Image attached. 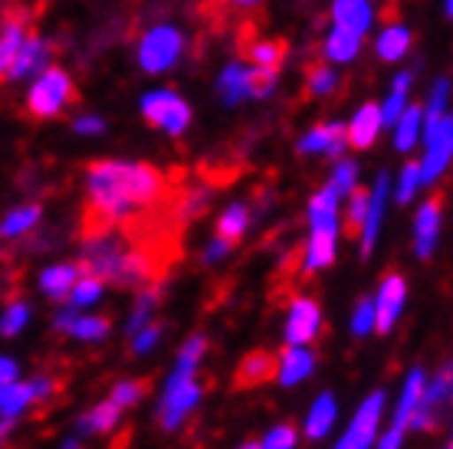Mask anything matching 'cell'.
<instances>
[{
	"mask_svg": "<svg viewBox=\"0 0 453 449\" xmlns=\"http://www.w3.org/2000/svg\"><path fill=\"white\" fill-rule=\"evenodd\" d=\"M201 354H204V338L197 335L184 345L178 374L171 377V387H168V393H165V404H161V414H158V423L165 430L178 427L181 416L191 410L194 400H197V393H201V387H197V381H194V364H197Z\"/></svg>",
	"mask_w": 453,
	"mask_h": 449,
	"instance_id": "3",
	"label": "cell"
},
{
	"mask_svg": "<svg viewBox=\"0 0 453 449\" xmlns=\"http://www.w3.org/2000/svg\"><path fill=\"white\" fill-rule=\"evenodd\" d=\"M378 128H381V109L368 102L362 112L355 115V122L349 125V132H345V141H349L355 151H365V148L374 145V138H378Z\"/></svg>",
	"mask_w": 453,
	"mask_h": 449,
	"instance_id": "11",
	"label": "cell"
},
{
	"mask_svg": "<svg viewBox=\"0 0 453 449\" xmlns=\"http://www.w3.org/2000/svg\"><path fill=\"white\" fill-rule=\"evenodd\" d=\"M13 381H17V364L7 358H0V387H4V384H13Z\"/></svg>",
	"mask_w": 453,
	"mask_h": 449,
	"instance_id": "44",
	"label": "cell"
},
{
	"mask_svg": "<svg viewBox=\"0 0 453 449\" xmlns=\"http://www.w3.org/2000/svg\"><path fill=\"white\" fill-rule=\"evenodd\" d=\"M381 400H385L381 393H372V397L365 400V407L358 410L351 430L345 433V439H342L335 449H368V443L374 439V427H378V410H381Z\"/></svg>",
	"mask_w": 453,
	"mask_h": 449,
	"instance_id": "8",
	"label": "cell"
},
{
	"mask_svg": "<svg viewBox=\"0 0 453 449\" xmlns=\"http://www.w3.org/2000/svg\"><path fill=\"white\" fill-rule=\"evenodd\" d=\"M76 132L96 135V132H103V122H99V118H80V122H76Z\"/></svg>",
	"mask_w": 453,
	"mask_h": 449,
	"instance_id": "45",
	"label": "cell"
},
{
	"mask_svg": "<svg viewBox=\"0 0 453 449\" xmlns=\"http://www.w3.org/2000/svg\"><path fill=\"white\" fill-rule=\"evenodd\" d=\"M385 194H388V178L378 180L374 187V197L368 201V210H365V224H362V249L372 253L374 247V236H378V224H381V210H385Z\"/></svg>",
	"mask_w": 453,
	"mask_h": 449,
	"instance_id": "17",
	"label": "cell"
},
{
	"mask_svg": "<svg viewBox=\"0 0 453 449\" xmlns=\"http://www.w3.org/2000/svg\"><path fill=\"white\" fill-rule=\"evenodd\" d=\"M437 224H441V197H431L418 214V256L427 259L437 240Z\"/></svg>",
	"mask_w": 453,
	"mask_h": 449,
	"instance_id": "15",
	"label": "cell"
},
{
	"mask_svg": "<svg viewBox=\"0 0 453 449\" xmlns=\"http://www.w3.org/2000/svg\"><path fill=\"white\" fill-rule=\"evenodd\" d=\"M397 446H401V430H391V433L381 439V446L378 449H397Z\"/></svg>",
	"mask_w": 453,
	"mask_h": 449,
	"instance_id": "46",
	"label": "cell"
},
{
	"mask_svg": "<svg viewBox=\"0 0 453 449\" xmlns=\"http://www.w3.org/2000/svg\"><path fill=\"white\" fill-rule=\"evenodd\" d=\"M40 220V203H30V207H20V210H13L4 224H0V236H20L27 233L30 226Z\"/></svg>",
	"mask_w": 453,
	"mask_h": 449,
	"instance_id": "27",
	"label": "cell"
},
{
	"mask_svg": "<svg viewBox=\"0 0 453 449\" xmlns=\"http://www.w3.org/2000/svg\"><path fill=\"white\" fill-rule=\"evenodd\" d=\"M355 53H358V34L335 30V34L326 40V59H351Z\"/></svg>",
	"mask_w": 453,
	"mask_h": 449,
	"instance_id": "28",
	"label": "cell"
},
{
	"mask_svg": "<svg viewBox=\"0 0 453 449\" xmlns=\"http://www.w3.org/2000/svg\"><path fill=\"white\" fill-rule=\"evenodd\" d=\"M332 17L339 23V30H349V34H365V27L372 20V11L365 0H335L332 7Z\"/></svg>",
	"mask_w": 453,
	"mask_h": 449,
	"instance_id": "14",
	"label": "cell"
},
{
	"mask_svg": "<svg viewBox=\"0 0 453 449\" xmlns=\"http://www.w3.org/2000/svg\"><path fill=\"white\" fill-rule=\"evenodd\" d=\"M161 325H148L145 331H138V341H135V351H148L155 345V338H158Z\"/></svg>",
	"mask_w": 453,
	"mask_h": 449,
	"instance_id": "43",
	"label": "cell"
},
{
	"mask_svg": "<svg viewBox=\"0 0 453 449\" xmlns=\"http://www.w3.org/2000/svg\"><path fill=\"white\" fill-rule=\"evenodd\" d=\"M286 53H289V43L276 36V40H263V43L257 40V43L247 49V57H243V59H253L257 66L280 72V69H283V63H286Z\"/></svg>",
	"mask_w": 453,
	"mask_h": 449,
	"instance_id": "16",
	"label": "cell"
},
{
	"mask_svg": "<svg viewBox=\"0 0 453 449\" xmlns=\"http://www.w3.org/2000/svg\"><path fill=\"white\" fill-rule=\"evenodd\" d=\"M420 393H424V374L414 371L411 374L408 387H404V397H401V407H397V416H395V430H401L404 433V427H408L411 414H414V407H418Z\"/></svg>",
	"mask_w": 453,
	"mask_h": 449,
	"instance_id": "24",
	"label": "cell"
},
{
	"mask_svg": "<svg viewBox=\"0 0 453 449\" xmlns=\"http://www.w3.org/2000/svg\"><path fill=\"white\" fill-rule=\"evenodd\" d=\"M86 174H89V197L80 210V230H76L80 243L115 230L125 214L165 201L171 191V178L151 164L92 161L86 164Z\"/></svg>",
	"mask_w": 453,
	"mask_h": 449,
	"instance_id": "1",
	"label": "cell"
},
{
	"mask_svg": "<svg viewBox=\"0 0 453 449\" xmlns=\"http://www.w3.org/2000/svg\"><path fill=\"white\" fill-rule=\"evenodd\" d=\"M303 95L306 99H316V95H329L332 89H335V76H332L329 63H326V57H309L306 63H303Z\"/></svg>",
	"mask_w": 453,
	"mask_h": 449,
	"instance_id": "12",
	"label": "cell"
},
{
	"mask_svg": "<svg viewBox=\"0 0 453 449\" xmlns=\"http://www.w3.org/2000/svg\"><path fill=\"white\" fill-rule=\"evenodd\" d=\"M374 325V305L368 299L358 302V312H355V335H365L368 328Z\"/></svg>",
	"mask_w": 453,
	"mask_h": 449,
	"instance_id": "41",
	"label": "cell"
},
{
	"mask_svg": "<svg viewBox=\"0 0 453 449\" xmlns=\"http://www.w3.org/2000/svg\"><path fill=\"white\" fill-rule=\"evenodd\" d=\"M250 224V210L247 207H230L220 220H217V240H224L226 247H237L243 230Z\"/></svg>",
	"mask_w": 453,
	"mask_h": 449,
	"instance_id": "21",
	"label": "cell"
},
{
	"mask_svg": "<svg viewBox=\"0 0 453 449\" xmlns=\"http://www.w3.org/2000/svg\"><path fill=\"white\" fill-rule=\"evenodd\" d=\"M280 377V351L257 348L243 354V361L234 371V391H250V387H263Z\"/></svg>",
	"mask_w": 453,
	"mask_h": 449,
	"instance_id": "7",
	"label": "cell"
},
{
	"mask_svg": "<svg viewBox=\"0 0 453 449\" xmlns=\"http://www.w3.org/2000/svg\"><path fill=\"white\" fill-rule=\"evenodd\" d=\"M220 99L226 105H237V102L247 99V69L240 66V63L224 69V76H220Z\"/></svg>",
	"mask_w": 453,
	"mask_h": 449,
	"instance_id": "22",
	"label": "cell"
},
{
	"mask_svg": "<svg viewBox=\"0 0 453 449\" xmlns=\"http://www.w3.org/2000/svg\"><path fill=\"white\" fill-rule=\"evenodd\" d=\"M319 331V305L312 299H293V315L286 325V341L289 345H306Z\"/></svg>",
	"mask_w": 453,
	"mask_h": 449,
	"instance_id": "10",
	"label": "cell"
},
{
	"mask_svg": "<svg viewBox=\"0 0 453 449\" xmlns=\"http://www.w3.org/2000/svg\"><path fill=\"white\" fill-rule=\"evenodd\" d=\"M312 354L306 348H293V345H286L280 351V381L283 384H296L299 377H306L312 371Z\"/></svg>",
	"mask_w": 453,
	"mask_h": 449,
	"instance_id": "18",
	"label": "cell"
},
{
	"mask_svg": "<svg viewBox=\"0 0 453 449\" xmlns=\"http://www.w3.org/2000/svg\"><path fill=\"white\" fill-rule=\"evenodd\" d=\"M408 43H411L408 30H404V27H391V30H385V36L378 40V53H381V59H397V57H404Z\"/></svg>",
	"mask_w": 453,
	"mask_h": 449,
	"instance_id": "30",
	"label": "cell"
},
{
	"mask_svg": "<svg viewBox=\"0 0 453 449\" xmlns=\"http://www.w3.org/2000/svg\"><path fill=\"white\" fill-rule=\"evenodd\" d=\"M112 328V318H73L69 331L76 338H103Z\"/></svg>",
	"mask_w": 453,
	"mask_h": 449,
	"instance_id": "35",
	"label": "cell"
},
{
	"mask_svg": "<svg viewBox=\"0 0 453 449\" xmlns=\"http://www.w3.org/2000/svg\"><path fill=\"white\" fill-rule=\"evenodd\" d=\"M447 449H450V446H447Z\"/></svg>",
	"mask_w": 453,
	"mask_h": 449,
	"instance_id": "49",
	"label": "cell"
},
{
	"mask_svg": "<svg viewBox=\"0 0 453 449\" xmlns=\"http://www.w3.org/2000/svg\"><path fill=\"white\" fill-rule=\"evenodd\" d=\"M355 187V164L351 161H342L339 168H335V178L329 180V191L339 197V194H349Z\"/></svg>",
	"mask_w": 453,
	"mask_h": 449,
	"instance_id": "37",
	"label": "cell"
},
{
	"mask_svg": "<svg viewBox=\"0 0 453 449\" xmlns=\"http://www.w3.org/2000/svg\"><path fill=\"white\" fill-rule=\"evenodd\" d=\"M59 40H43V36L36 34V30H30V34L23 36V43L20 49H17V59H13V66H11V76L7 79H34L40 76L53 59L59 57Z\"/></svg>",
	"mask_w": 453,
	"mask_h": 449,
	"instance_id": "4",
	"label": "cell"
},
{
	"mask_svg": "<svg viewBox=\"0 0 453 449\" xmlns=\"http://www.w3.org/2000/svg\"><path fill=\"white\" fill-rule=\"evenodd\" d=\"M345 145V128L342 125H319L312 135L303 138V151H329V155H342Z\"/></svg>",
	"mask_w": 453,
	"mask_h": 449,
	"instance_id": "19",
	"label": "cell"
},
{
	"mask_svg": "<svg viewBox=\"0 0 453 449\" xmlns=\"http://www.w3.org/2000/svg\"><path fill=\"white\" fill-rule=\"evenodd\" d=\"M420 105H411L408 112H404V118H401V125H397V148L401 151H408V148H414V141H418V132H420Z\"/></svg>",
	"mask_w": 453,
	"mask_h": 449,
	"instance_id": "33",
	"label": "cell"
},
{
	"mask_svg": "<svg viewBox=\"0 0 453 449\" xmlns=\"http://www.w3.org/2000/svg\"><path fill=\"white\" fill-rule=\"evenodd\" d=\"M335 259V226H312V240L306 249V276L329 266Z\"/></svg>",
	"mask_w": 453,
	"mask_h": 449,
	"instance_id": "13",
	"label": "cell"
},
{
	"mask_svg": "<svg viewBox=\"0 0 453 449\" xmlns=\"http://www.w3.org/2000/svg\"><path fill=\"white\" fill-rule=\"evenodd\" d=\"M332 420H335V400L326 393V397H319L316 407H312V414H309L306 433L312 439L326 437V433H329V427H332Z\"/></svg>",
	"mask_w": 453,
	"mask_h": 449,
	"instance_id": "25",
	"label": "cell"
},
{
	"mask_svg": "<svg viewBox=\"0 0 453 449\" xmlns=\"http://www.w3.org/2000/svg\"><path fill=\"white\" fill-rule=\"evenodd\" d=\"M418 180H420V164H414V161H411L408 168H404V178H401V191H397V201L408 203L411 194H414V187H418Z\"/></svg>",
	"mask_w": 453,
	"mask_h": 449,
	"instance_id": "40",
	"label": "cell"
},
{
	"mask_svg": "<svg viewBox=\"0 0 453 449\" xmlns=\"http://www.w3.org/2000/svg\"><path fill=\"white\" fill-rule=\"evenodd\" d=\"M115 420H119V407L112 404V400H105V404H99L92 414H86L80 420V430L82 433H105V430H112L115 427Z\"/></svg>",
	"mask_w": 453,
	"mask_h": 449,
	"instance_id": "26",
	"label": "cell"
},
{
	"mask_svg": "<svg viewBox=\"0 0 453 449\" xmlns=\"http://www.w3.org/2000/svg\"><path fill=\"white\" fill-rule=\"evenodd\" d=\"M365 210H368V194H365L362 187H351V207H349V217H345V233H349L351 240L362 233Z\"/></svg>",
	"mask_w": 453,
	"mask_h": 449,
	"instance_id": "32",
	"label": "cell"
},
{
	"mask_svg": "<svg viewBox=\"0 0 453 449\" xmlns=\"http://www.w3.org/2000/svg\"><path fill=\"white\" fill-rule=\"evenodd\" d=\"M240 449H260V443H243Z\"/></svg>",
	"mask_w": 453,
	"mask_h": 449,
	"instance_id": "48",
	"label": "cell"
},
{
	"mask_svg": "<svg viewBox=\"0 0 453 449\" xmlns=\"http://www.w3.org/2000/svg\"><path fill=\"white\" fill-rule=\"evenodd\" d=\"M27 404H34V384H4L0 387V414L4 416H13L20 414Z\"/></svg>",
	"mask_w": 453,
	"mask_h": 449,
	"instance_id": "23",
	"label": "cell"
},
{
	"mask_svg": "<svg viewBox=\"0 0 453 449\" xmlns=\"http://www.w3.org/2000/svg\"><path fill=\"white\" fill-rule=\"evenodd\" d=\"M309 217H312V226H335V194L329 187L312 197Z\"/></svg>",
	"mask_w": 453,
	"mask_h": 449,
	"instance_id": "31",
	"label": "cell"
},
{
	"mask_svg": "<svg viewBox=\"0 0 453 449\" xmlns=\"http://www.w3.org/2000/svg\"><path fill=\"white\" fill-rule=\"evenodd\" d=\"M11 427H13V423H11V416H4V420H0V439H4V437H7V433H11Z\"/></svg>",
	"mask_w": 453,
	"mask_h": 449,
	"instance_id": "47",
	"label": "cell"
},
{
	"mask_svg": "<svg viewBox=\"0 0 453 449\" xmlns=\"http://www.w3.org/2000/svg\"><path fill=\"white\" fill-rule=\"evenodd\" d=\"M276 76L280 72H273V69H247V95H270L273 86H276Z\"/></svg>",
	"mask_w": 453,
	"mask_h": 449,
	"instance_id": "34",
	"label": "cell"
},
{
	"mask_svg": "<svg viewBox=\"0 0 453 449\" xmlns=\"http://www.w3.org/2000/svg\"><path fill=\"white\" fill-rule=\"evenodd\" d=\"M66 105H80V89L69 76L66 69L50 66L46 72H40L36 86L27 95V105H23V118L30 122H46V118H57L63 115Z\"/></svg>",
	"mask_w": 453,
	"mask_h": 449,
	"instance_id": "2",
	"label": "cell"
},
{
	"mask_svg": "<svg viewBox=\"0 0 453 449\" xmlns=\"http://www.w3.org/2000/svg\"><path fill=\"white\" fill-rule=\"evenodd\" d=\"M23 325H27V308L23 305L13 302L7 312L0 315V335H17Z\"/></svg>",
	"mask_w": 453,
	"mask_h": 449,
	"instance_id": "38",
	"label": "cell"
},
{
	"mask_svg": "<svg viewBox=\"0 0 453 449\" xmlns=\"http://www.w3.org/2000/svg\"><path fill=\"white\" fill-rule=\"evenodd\" d=\"M99 293H103V282L92 279V276H82L80 282H73V302H76V305L92 302Z\"/></svg>",
	"mask_w": 453,
	"mask_h": 449,
	"instance_id": "39",
	"label": "cell"
},
{
	"mask_svg": "<svg viewBox=\"0 0 453 449\" xmlns=\"http://www.w3.org/2000/svg\"><path fill=\"white\" fill-rule=\"evenodd\" d=\"M151 391V377H138V381H125V384H119L112 391V404L122 410V407H132V404H138L145 393Z\"/></svg>",
	"mask_w": 453,
	"mask_h": 449,
	"instance_id": "29",
	"label": "cell"
},
{
	"mask_svg": "<svg viewBox=\"0 0 453 449\" xmlns=\"http://www.w3.org/2000/svg\"><path fill=\"white\" fill-rule=\"evenodd\" d=\"M404 112V92L401 89H395V95L385 102V112H381V118L385 122H397V115Z\"/></svg>",
	"mask_w": 453,
	"mask_h": 449,
	"instance_id": "42",
	"label": "cell"
},
{
	"mask_svg": "<svg viewBox=\"0 0 453 449\" xmlns=\"http://www.w3.org/2000/svg\"><path fill=\"white\" fill-rule=\"evenodd\" d=\"M296 437H299L296 423H283V427H276L270 437L263 439L260 449H293L296 446Z\"/></svg>",
	"mask_w": 453,
	"mask_h": 449,
	"instance_id": "36",
	"label": "cell"
},
{
	"mask_svg": "<svg viewBox=\"0 0 453 449\" xmlns=\"http://www.w3.org/2000/svg\"><path fill=\"white\" fill-rule=\"evenodd\" d=\"M181 57V34L174 27H158L142 40V49H138V59L148 72H165V69Z\"/></svg>",
	"mask_w": 453,
	"mask_h": 449,
	"instance_id": "6",
	"label": "cell"
},
{
	"mask_svg": "<svg viewBox=\"0 0 453 449\" xmlns=\"http://www.w3.org/2000/svg\"><path fill=\"white\" fill-rule=\"evenodd\" d=\"M401 302H404V279H401L397 270H391L385 276V282H381V295H378V305H374V325H378L381 335L395 325Z\"/></svg>",
	"mask_w": 453,
	"mask_h": 449,
	"instance_id": "9",
	"label": "cell"
},
{
	"mask_svg": "<svg viewBox=\"0 0 453 449\" xmlns=\"http://www.w3.org/2000/svg\"><path fill=\"white\" fill-rule=\"evenodd\" d=\"M142 115H145L148 125L165 128L168 135H181L184 128H188V122H191V109L174 92H151L142 102Z\"/></svg>",
	"mask_w": 453,
	"mask_h": 449,
	"instance_id": "5",
	"label": "cell"
},
{
	"mask_svg": "<svg viewBox=\"0 0 453 449\" xmlns=\"http://www.w3.org/2000/svg\"><path fill=\"white\" fill-rule=\"evenodd\" d=\"M80 270L76 266H53V270L43 272V293L53 299V302H66L69 293H73V282H76Z\"/></svg>",
	"mask_w": 453,
	"mask_h": 449,
	"instance_id": "20",
	"label": "cell"
}]
</instances>
